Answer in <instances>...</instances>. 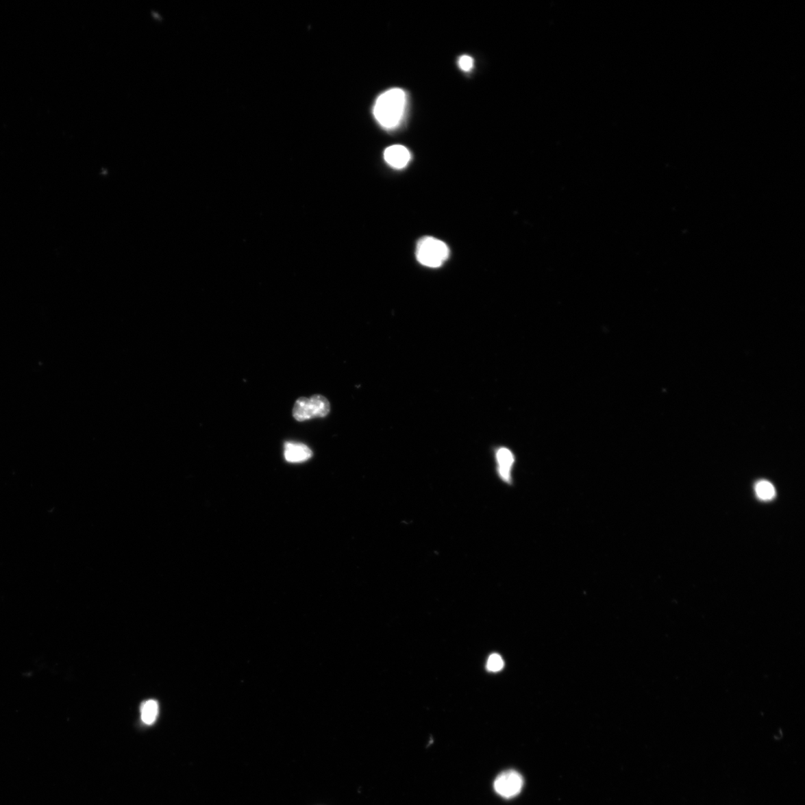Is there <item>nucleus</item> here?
Returning a JSON list of instances; mask_svg holds the SVG:
<instances>
[{"label":"nucleus","instance_id":"nucleus-6","mask_svg":"<svg viewBox=\"0 0 805 805\" xmlns=\"http://www.w3.org/2000/svg\"><path fill=\"white\" fill-rule=\"evenodd\" d=\"M386 162L393 168L401 169L410 163L411 154L410 151L401 145H393L388 147L384 151Z\"/></svg>","mask_w":805,"mask_h":805},{"label":"nucleus","instance_id":"nucleus-2","mask_svg":"<svg viewBox=\"0 0 805 805\" xmlns=\"http://www.w3.org/2000/svg\"><path fill=\"white\" fill-rule=\"evenodd\" d=\"M447 245L434 237L426 236L421 239L417 247V258L423 266L430 268L442 267L449 257Z\"/></svg>","mask_w":805,"mask_h":805},{"label":"nucleus","instance_id":"nucleus-7","mask_svg":"<svg viewBox=\"0 0 805 805\" xmlns=\"http://www.w3.org/2000/svg\"><path fill=\"white\" fill-rule=\"evenodd\" d=\"M312 456V451L304 444L286 443L284 445V457L288 462H304L310 459Z\"/></svg>","mask_w":805,"mask_h":805},{"label":"nucleus","instance_id":"nucleus-3","mask_svg":"<svg viewBox=\"0 0 805 805\" xmlns=\"http://www.w3.org/2000/svg\"><path fill=\"white\" fill-rule=\"evenodd\" d=\"M330 412V404L327 398L321 395L311 397H299L295 401L293 415L296 421L303 422L314 418H325Z\"/></svg>","mask_w":805,"mask_h":805},{"label":"nucleus","instance_id":"nucleus-5","mask_svg":"<svg viewBox=\"0 0 805 805\" xmlns=\"http://www.w3.org/2000/svg\"><path fill=\"white\" fill-rule=\"evenodd\" d=\"M497 470L499 478L507 484L512 482V469L515 457L512 452L506 447H499L495 454Z\"/></svg>","mask_w":805,"mask_h":805},{"label":"nucleus","instance_id":"nucleus-10","mask_svg":"<svg viewBox=\"0 0 805 805\" xmlns=\"http://www.w3.org/2000/svg\"><path fill=\"white\" fill-rule=\"evenodd\" d=\"M504 662L502 657L497 654L489 656L487 662V669L491 672H499L504 668Z\"/></svg>","mask_w":805,"mask_h":805},{"label":"nucleus","instance_id":"nucleus-1","mask_svg":"<svg viewBox=\"0 0 805 805\" xmlns=\"http://www.w3.org/2000/svg\"><path fill=\"white\" fill-rule=\"evenodd\" d=\"M406 107V95L400 88L385 91L376 100L373 114L378 123L386 130H393L403 121Z\"/></svg>","mask_w":805,"mask_h":805},{"label":"nucleus","instance_id":"nucleus-11","mask_svg":"<svg viewBox=\"0 0 805 805\" xmlns=\"http://www.w3.org/2000/svg\"><path fill=\"white\" fill-rule=\"evenodd\" d=\"M459 65L462 71L469 72L473 66V58L469 55H462L460 58Z\"/></svg>","mask_w":805,"mask_h":805},{"label":"nucleus","instance_id":"nucleus-8","mask_svg":"<svg viewBox=\"0 0 805 805\" xmlns=\"http://www.w3.org/2000/svg\"><path fill=\"white\" fill-rule=\"evenodd\" d=\"M158 704L155 700H149L144 702L141 707V719L147 725H151L156 722L158 715Z\"/></svg>","mask_w":805,"mask_h":805},{"label":"nucleus","instance_id":"nucleus-9","mask_svg":"<svg viewBox=\"0 0 805 805\" xmlns=\"http://www.w3.org/2000/svg\"><path fill=\"white\" fill-rule=\"evenodd\" d=\"M756 493L758 498L762 499V501H770L776 495V489L772 483L766 480H761L756 486Z\"/></svg>","mask_w":805,"mask_h":805},{"label":"nucleus","instance_id":"nucleus-4","mask_svg":"<svg viewBox=\"0 0 805 805\" xmlns=\"http://www.w3.org/2000/svg\"><path fill=\"white\" fill-rule=\"evenodd\" d=\"M524 785L523 776L510 769L499 774L494 782L496 793L504 799H512L520 794Z\"/></svg>","mask_w":805,"mask_h":805}]
</instances>
